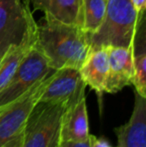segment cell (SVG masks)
I'll list each match as a JSON object with an SVG mask.
<instances>
[{
	"label": "cell",
	"mask_w": 146,
	"mask_h": 147,
	"mask_svg": "<svg viewBox=\"0 0 146 147\" xmlns=\"http://www.w3.org/2000/svg\"><path fill=\"white\" fill-rule=\"evenodd\" d=\"M2 58H3V57H1V58H0V62H1V59H2Z\"/></svg>",
	"instance_id": "obj_19"
},
{
	"label": "cell",
	"mask_w": 146,
	"mask_h": 147,
	"mask_svg": "<svg viewBox=\"0 0 146 147\" xmlns=\"http://www.w3.org/2000/svg\"><path fill=\"white\" fill-rule=\"evenodd\" d=\"M139 13L130 0H107L104 20L97 31L88 35L90 48L107 46L131 47Z\"/></svg>",
	"instance_id": "obj_2"
},
{
	"label": "cell",
	"mask_w": 146,
	"mask_h": 147,
	"mask_svg": "<svg viewBox=\"0 0 146 147\" xmlns=\"http://www.w3.org/2000/svg\"><path fill=\"white\" fill-rule=\"evenodd\" d=\"M117 147H119V146H117Z\"/></svg>",
	"instance_id": "obj_20"
},
{
	"label": "cell",
	"mask_w": 146,
	"mask_h": 147,
	"mask_svg": "<svg viewBox=\"0 0 146 147\" xmlns=\"http://www.w3.org/2000/svg\"><path fill=\"white\" fill-rule=\"evenodd\" d=\"M34 46L44 55L52 69H79L90 51L88 35L80 26L44 16L37 24Z\"/></svg>",
	"instance_id": "obj_1"
},
{
	"label": "cell",
	"mask_w": 146,
	"mask_h": 147,
	"mask_svg": "<svg viewBox=\"0 0 146 147\" xmlns=\"http://www.w3.org/2000/svg\"><path fill=\"white\" fill-rule=\"evenodd\" d=\"M78 70L86 86L93 89L101 97L105 90V84L109 71L107 48H90L87 57Z\"/></svg>",
	"instance_id": "obj_10"
},
{
	"label": "cell",
	"mask_w": 146,
	"mask_h": 147,
	"mask_svg": "<svg viewBox=\"0 0 146 147\" xmlns=\"http://www.w3.org/2000/svg\"><path fill=\"white\" fill-rule=\"evenodd\" d=\"M114 132L119 147H146V98L135 92L130 118Z\"/></svg>",
	"instance_id": "obj_9"
},
{
	"label": "cell",
	"mask_w": 146,
	"mask_h": 147,
	"mask_svg": "<svg viewBox=\"0 0 146 147\" xmlns=\"http://www.w3.org/2000/svg\"><path fill=\"white\" fill-rule=\"evenodd\" d=\"M66 107L65 103L39 100L26 120L21 147H60Z\"/></svg>",
	"instance_id": "obj_4"
},
{
	"label": "cell",
	"mask_w": 146,
	"mask_h": 147,
	"mask_svg": "<svg viewBox=\"0 0 146 147\" xmlns=\"http://www.w3.org/2000/svg\"><path fill=\"white\" fill-rule=\"evenodd\" d=\"M33 46L13 47L4 55L0 62V90L7 84L17 66Z\"/></svg>",
	"instance_id": "obj_15"
},
{
	"label": "cell",
	"mask_w": 146,
	"mask_h": 147,
	"mask_svg": "<svg viewBox=\"0 0 146 147\" xmlns=\"http://www.w3.org/2000/svg\"><path fill=\"white\" fill-rule=\"evenodd\" d=\"M54 71L49 66L44 55L35 46L31 47L7 84L0 90V107L17 99Z\"/></svg>",
	"instance_id": "obj_6"
},
{
	"label": "cell",
	"mask_w": 146,
	"mask_h": 147,
	"mask_svg": "<svg viewBox=\"0 0 146 147\" xmlns=\"http://www.w3.org/2000/svg\"><path fill=\"white\" fill-rule=\"evenodd\" d=\"M34 10L70 25L80 26L82 0H30Z\"/></svg>",
	"instance_id": "obj_13"
},
{
	"label": "cell",
	"mask_w": 146,
	"mask_h": 147,
	"mask_svg": "<svg viewBox=\"0 0 146 147\" xmlns=\"http://www.w3.org/2000/svg\"><path fill=\"white\" fill-rule=\"evenodd\" d=\"M109 71L104 92L114 94L124 87L132 85L133 57L131 47L107 46Z\"/></svg>",
	"instance_id": "obj_8"
},
{
	"label": "cell",
	"mask_w": 146,
	"mask_h": 147,
	"mask_svg": "<svg viewBox=\"0 0 146 147\" xmlns=\"http://www.w3.org/2000/svg\"><path fill=\"white\" fill-rule=\"evenodd\" d=\"M85 88L79 70L61 68L51 74L40 100L65 103L68 106L85 96Z\"/></svg>",
	"instance_id": "obj_7"
},
{
	"label": "cell",
	"mask_w": 146,
	"mask_h": 147,
	"mask_svg": "<svg viewBox=\"0 0 146 147\" xmlns=\"http://www.w3.org/2000/svg\"><path fill=\"white\" fill-rule=\"evenodd\" d=\"M60 147H90L89 139L85 140V141H79V142L62 141V142H61Z\"/></svg>",
	"instance_id": "obj_17"
},
{
	"label": "cell",
	"mask_w": 146,
	"mask_h": 147,
	"mask_svg": "<svg viewBox=\"0 0 146 147\" xmlns=\"http://www.w3.org/2000/svg\"><path fill=\"white\" fill-rule=\"evenodd\" d=\"M89 145L90 147H111L109 142L103 137H96L95 135H89Z\"/></svg>",
	"instance_id": "obj_16"
},
{
	"label": "cell",
	"mask_w": 146,
	"mask_h": 147,
	"mask_svg": "<svg viewBox=\"0 0 146 147\" xmlns=\"http://www.w3.org/2000/svg\"><path fill=\"white\" fill-rule=\"evenodd\" d=\"M85 96L65 109L61 127V141H85L89 138Z\"/></svg>",
	"instance_id": "obj_11"
},
{
	"label": "cell",
	"mask_w": 146,
	"mask_h": 147,
	"mask_svg": "<svg viewBox=\"0 0 146 147\" xmlns=\"http://www.w3.org/2000/svg\"><path fill=\"white\" fill-rule=\"evenodd\" d=\"M130 1L138 14L145 12V0H130Z\"/></svg>",
	"instance_id": "obj_18"
},
{
	"label": "cell",
	"mask_w": 146,
	"mask_h": 147,
	"mask_svg": "<svg viewBox=\"0 0 146 147\" xmlns=\"http://www.w3.org/2000/svg\"><path fill=\"white\" fill-rule=\"evenodd\" d=\"M133 74L132 85L135 92L141 97L146 98V31H145V13L139 18L135 34L132 40Z\"/></svg>",
	"instance_id": "obj_12"
},
{
	"label": "cell",
	"mask_w": 146,
	"mask_h": 147,
	"mask_svg": "<svg viewBox=\"0 0 146 147\" xmlns=\"http://www.w3.org/2000/svg\"><path fill=\"white\" fill-rule=\"evenodd\" d=\"M107 0H82L80 27L87 34L98 30L105 17Z\"/></svg>",
	"instance_id": "obj_14"
},
{
	"label": "cell",
	"mask_w": 146,
	"mask_h": 147,
	"mask_svg": "<svg viewBox=\"0 0 146 147\" xmlns=\"http://www.w3.org/2000/svg\"><path fill=\"white\" fill-rule=\"evenodd\" d=\"M36 36L29 0H0V58L13 47L33 46Z\"/></svg>",
	"instance_id": "obj_3"
},
{
	"label": "cell",
	"mask_w": 146,
	"mask_h": 147,
	"mask_svg": "<svg viewBox=\"0 0 146 147\" xmlns=\"http://www.w3.org/2000/svg\"><path fill=\"white\" fill-rule=\"evenodd\" d=\"M50 76L51 74L9 104L0 107V147H21L26 120L40 100Z\"/></svg>",
	"instance_id": "obj_5"
}]
</instances>
